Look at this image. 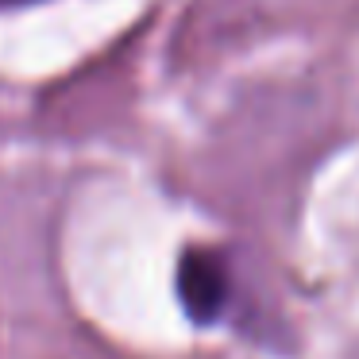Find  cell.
<instances>
[{"instance_id":"cell-1","label":"cell","mask_w":359,"mask_h":359,"mask_svg":"<svg viewBox=\"0 0 359 359\" xmlns=\"http://www.w3.org/2000/svg\"><path fill=\"white\" fill-rule=\"evenodd\" d=\"M178 297L189 320L212 325L228 309V297H232V278H228L224 259L209 248H189L178 266Z\"/></svg>"},{"instance_id":"cell-2","label":"cell","mask_w":359,"mask_h":359,"mask_svg":"<svg viewBox=\"0 0 359 359\" xmlns=\"http://www.w3.org/2000/svg\"><path fill=\"white\" fill-rule=\"evenodd\" d=\"M0 4H27V0H0Z\"/></svg>"}]
</instances>
